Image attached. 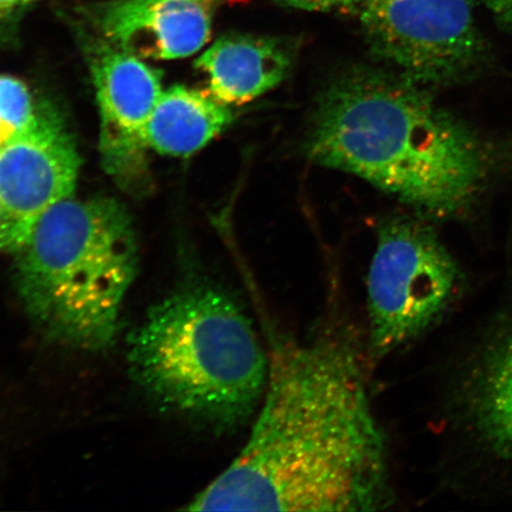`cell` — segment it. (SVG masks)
<instances>
[{"mask_svg":"<svg viewBox=\"0 0 512 512\" xmlns=\"http://www.w3.org/2000/svg\"><path fill=\"white\" fill-rule=\"evenodd\" d=\"M294 51V44L285 38L232 34L217 40L195 64L206 74L211 96L224 105L241 106L286 79Z\"/></svg>","mask_w":512,"mask_h":512,"instance_id":"11","label":"cell"},{"mask_svg":"<svg viewBox=\"0 0 512 512\" xmlns=\"http://www.w3.org/2000/svg\"><path fill=\"white\" fill-rule=\"evenodd\" d=\"M80 168L61 114L37 106L29 126L0 147V252L15 254L41 216L73 197Z\"/></svg>","mask_w":512,"mask_h":512,"instance_id":"7","label":"cell"},{"mask_svg":"<svg viewBox=\"0 0 512 512\" xmlns=\"http://www.w3.org/2000/svg\"><path fill=\"white\" fill-rule=\"evenodd\" d=\"M36 111L27 85L14 76L0 75V147L22 133Z\"/></svg>","mask_w":512,"mask_h":512,"instance_id":"13","label":"cell"},{"mask_svg":"<svg viewBox=\"0 0 512 512\" xmlns=\"http://www.w3.org/2000/svg\"><path fill=\"white\" fill-rule=\"evenodd\" d=\"M275 3L305 11L336 12L341 15L357 16L362 0H274Z\"/></svg>","mask_w":512,"mask_h":512,"instance_id":"15","label":"cell"},{"mask_svg":"<svg viewBox=\"0 0 512 512\" xmlns=\"http://www.w3.org/2000/svg\"><path fill=\"white\" fill-rule=\"evenodd\" d=\"M140 386L164 408L228 434L253 421L270 374V350L227 287L197 277L153 306L130 339Z\"/></svg>","mask_w":512,"mask_h":512,"instance_id":"3","label":"cell"},{"mask_svg":"<svg viewBox=\"0 0 512 512\" xmlns=\"http://www.w3.org/2000/svg\"><path fill=\"white\" fill-rule=\"evenodd\" d=\"M232 106L209 93L184 86L164 89L153 110L147 143L159 155L188 157L207 146L234 123Z\"/></svg>","mask_w":512,"mask_h":512,"instance_id":"12","label":"cell"},{"mask_svg":"<svg viewBox=\"0 0 512 512\" xmlns=\"http://www.w3.org/2000/svg\"><path fill=\"white\" fill-rule=\"evenodd\" d=\"M448 401L452 430L471 457L512 483V317L473 349Z\"/></svg>","mask_w":512,"mask_h":512,"instance_id":"9","label":"cell"},{"mask_svg":"<svg viewBox=\"0 0 512 512\" xmlns=\"http://www.w3.org/2000/svg\"><path fill=\"white\" fill-rule=\"evenodd\" d=\"M425 87L400 73L350 70L320 96L306 155L424 213H465L488 176V153Z\"/></svg>","mask_w":512,"mask_h":512,"instance_id":"2","label":"cell"},{"mask_svg":"<svg viewBox=\"0 0 512 512\" xmlns=\"http://www.w3.org/2000/svg\"><path fill=\"white\" fill-rule=\"evenodd\" d=\"M100 114L101 162L121 188L142 187L147 172V127L164 89L162 76L144 60L83 34Z\"/></svg>","mask_w":512,"mask_h":512,"instance_id":"8","label":"cell"},{"mask_svg":"<svg viewBox=\"0 0 512 512\" xmlns=\"http://www.w3.org/2000/svg\"><path fill=\"white\" fill-rule=\"evenodd\" d=\"M223 0H105L80 9L92 34L142 60L198 53L210 40Z\"/></svg>","mask_w":512,"mask_h":512,"instance_id":"10","label":"cell"},{"mask_svg":"<svg viewBox=\"0 0 512 512\" xmlns=\"http://www.w3.org/2000/svg\"><path fill=\"white\" fill-rule=\"evenodd\" d=\"M473 8L469 0H362L357 17L380 60L422 86H446L490 62Z\"/></svg>","mask_w":512,"mask_h":512,"instance_id":"6","label":"cell"},{"mask_svg":"<svg viewBox=\"0 0 512 512\" xmlns=\"http://www.w3.org/2000/svg\"><path fill=\"white\" fill-rule=\"evenodd\" d=\"M367 352L342 323L275 336L264 399L234 462L190 511L369 512L395 503Z\"/></svg>","mask_w":512,"mask_h":512,"instance_id":"1","label":"cell"},{"mask_svg":"<svg viewBox=\"0 0 512 512\" xmlns=\"http://www.w3.org/2000/svg\"><path fill=\"white\" fill-rule=\"evenodd\" d=\"M38 2L41 0H0V44L16 40L19 23Z\"/></svg>","mask_w":512,"mask_h":512,"instance_id":"14","label":"cell"},{"mask_svg":"<svg viewBox=\"0 0 512 512\" xmlns=\"http://www.w3.org/2000/svg\"><path fill=\"white\" fill-rule=\"evenodd\" d=\"M14 255L19 299L44 334L86 350L110 347L139 260L123 203L67 198L40 217Z\"/></svg>","mask_w":512,"mask_h":512,"instance_id":"4","label":"cell"},{"mask_svg":"<svg viewBox=\"0 0 512 512\" xmlns=\"http://www.w3.org/2000/svg\"><path fill=\"white\" fill-rule=\"evenodd\" d=\"M462 274L425 222H383L367 283L368 361L408 347L440 322L456 302Z\"/></svg>","mask_w":512,"mask_h":512,"instance_id":"5","label":"cell"},{"mask_svg":"<svg viewBox=\"0 0 512 512\" xmlns=\"http://www.w3.org/2000/svg\"><path fill=\"white\" fill-rule=\"evenodd\" d=\"M473 6H482L498 27L512 38V0H469Z\"/></svg>","mask_w":512,"mask_h":512,"instance_id":"16","label":"cell"}]
</instances>
